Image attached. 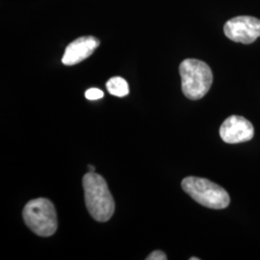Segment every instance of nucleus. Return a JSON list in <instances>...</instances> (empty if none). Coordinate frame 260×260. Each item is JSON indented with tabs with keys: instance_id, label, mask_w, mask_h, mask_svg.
Segmentation results:
<instances>
[{
	"instance_id": "f257e3e1",
	"label": "nucleus",
	"mask_w": 260,
	"mask_h": 260,
	"mask_svg": "<svg viewBox=\"0 0 260 260\" xmlns=\"http://www.w3.org/2000/svg\"><path fill=\"white\" fill-rule=\"evenodd\" d=\"M82 183L89 213L98 222H107L115 211V203L105 179L94 172H89L84 176Z\"/></svg>"
},
{
	"instance_id": "f03ea898",
	"label": "nucleus",
	"mask_w": 260,
	"mask_h": 260,
	"mask_svg": "<svg viewBox=\"0 0 260 260\" xmlns=\"http://www.w3.org/2000/svg\"><path fill=\"white\" fill-rule=\"evenodd\" d=\"M182 92L187 99L198 101L208 93L213 75L209 66L197 59H186L179 66Z\"/></svg>"
},
{
	"instance_id": "7ed1b4c3",
	"label": "nucleus",
	"mask_w": 260,
	"mask_h": 260,
	"mask_svg": "<svg viewBox=\"0 0 260 260\" xmlns=\"http://www.w3.org/2000/svg\"><path fill=\"white\" fill-rule=\"evenodd\" d=\"M182 189L200 205L212 209H223L231 203L228 192L212 181L202 177H185Z\"/></svg>"
},
{
	"instance_id": "20e7f679",
	"label": "nucleus",
	"mask_w": 260,
	"mask_h": 260,
	"mask_svg": "<svg viewBox=\"0 0 260 260\" xmlns=\"http://www.w3.org/2000/svg\"><path fill=\"white\" fill-rule=\"evenodd\" d=\"M28 228L39 236L48 237L56 233L58 222L53 204L44 198L28 202L22 211Z\"/></svg>"
},
{
	"instance_id": "39448f33",
	"label": "nucleus",
	"mask_w": 260,
	"mask_h": 260,
	"mask_svg": "<svg viewBox=\"0 0 260 260\" xmlns=\"http://www.w3.org/2000/svg\"><path fill=\"white\" fill-rule=\"evenodd\" d=\"M223 32L233 42L249 45L260 37V20L249 16L236 17L225 22Z\"/></svg>"
},
{
	"instance_id": "423d86ee",
	"label": "nucleus",
	"mask_w": 260,
	"mask_h": 260,
	"mask_svg": "<svg viewBox=\"0 0 260 260\" xmlns=\"http://www.w3.org/2000/svg\"><path fill=\"white\" fill-rule=\"evenodd\" d=\"M253 126L251 121L240 116H231L220 127V136L224 143L238 144L248 142L253 137Z\"/></svg>"
},
{
	"instance_id": "0eeeda50",
	"label": "nucleus",
	"mask_w": 260,
	"mask_h": 260,
	"mask_svg": "<svg viewBox=\"0 0 260 260\" xmlns=\"http://www.w3.org/2000/svg\"><path fill=\"white\" fill-rule=\"evenodd\" d=\"M99 46L100 41L96 38H78L66 47L62 62L66 66L76 65L92 55Z\"/></svg>"
},
{
	"instance_id": "6e6552de",
	"label": "nucleus",
	"mask_w": 260,
	"mask_h": 260,
	"mask_svg": "<svg viewBox=\"0 0 260 260\" xmlns=\"http://www.w3.org/2000/svg\"><path fill=\"white\" fill-rule=\"evenodd\" d=\"M106 88L108 92L115 96L122 98L129 93L128 83L125 81V79L120 76L110 78L106 83Z\"/></svg>"
},
{
	"instance_id": "1a4fd4ad",
	"label": "nucleus",
	"mask_w": 260,
	"mask_h": 260,
	"mask_svg": "<svg viewBox=\"0 0 260 260\" xmlns=\"http://www.w3.org/2000/svg\"><path fill=\"white\" fill-rule=\"evenodd\" d=\"M85 96L89 101H98V100L103 99L104 96V93L102 90H100L98 88H92V89H89L85 93Z\"/></svg>"
},
{
	"instance_id": "9d476101",
	"label": "nucleus",
	"mask_w": 260,
	"mask_h": 260,
	"mask_svg": "<svg viewBox=\"0 0 260 260\" xmlns=\"http://www.w3.org/2000/svg\"><path fill=\"white\" fill-rule=\"evenodd\" d=\"M147 260H167L168 257L166 253L162 251H152L149 256L146 258Z\"/></svg>"
},
{
	"instance_id": "9b49d317",
	"label": "nucleus",
	"mask_w": 260,
	"mask_h": 260,
	"mask_svg": "<svg viewBox=\"0 0 260 260\" xmlns=\"http://www.w3.org/2000/svg\"><path fill=\"white\" fill-rule=\"evenodd\" d=\"M88 168H89V170H90L89 172H94V167H93V166L89 165V166H88Z\"/></svg>"
},
{
	"instance_id": "f8f14e48",
	"label": "nucleus",
	"mask_w": 260,
	"mask_h": 260,
	"mask_svg": "<svg viewBox=\"0 0 260 260\" xmlns=\"http://www.w3.org/2000/svg\"><path fill=\"white\" fill-rule=\"evenodd\" d=\"M200 258H198V257H191L190 260H199Z\"/></svg>"
}]
</instances>
